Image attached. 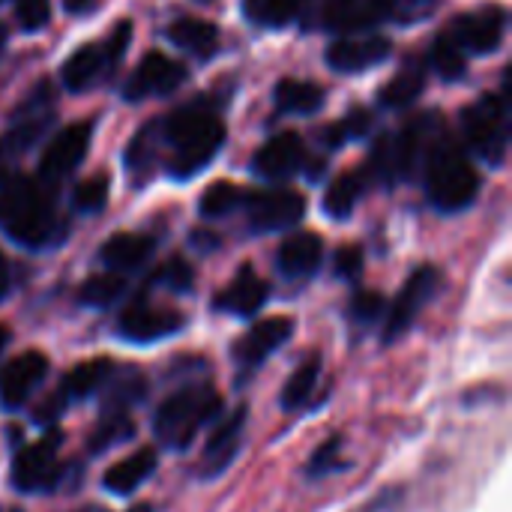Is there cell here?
I'll use <instances>...</instances> for the list:
<instances>
[{
  "mask_svg": "<svg viewBox=\"0 0 512 512\" xmlns=\"http://www.w3.org/2000/svg\"><path fill=\"white\" fill-rule=\"evenodd\" d=\"M0 228L30 249H48L66 234V225L48 192L24 177L6 180V189L0 192Z\"/></svg>",
  "mask_w": 512,
  "mask_h": 512,
  "instance_id": "cell-1",
  "label": "cell"
},
{
  "mask_svg": "<svg viewBox=\"0 0 512 512\" xmlns=\"http://www.w3.org/2000/svg\"><path fill=\"white\" fill-rule=\"evenodd\" d=\"M156 135L171 147V174L180 180L198 174L225 144L222 120L201 105L180 108L156 123Z\"/></svg>",
  "mask_w": 512,
  "mask_h": 512,
  "instance_id": "cell-2",
  "label": "cell"
},
{
  "mask_svg": "<svg viewBox=\"0 0 512 512\" xmlns=\"http://www.w3.org/2000/svg\"><path fill=\"white\" fill-rule=\"evenodd\" d=\"M219 414H222L219 393L213 387H207V384H192V387H183V390L171 393L159 405L156 420H153V432H156L162 447L186 450L198 438L201 426H207Z\"/></svg>",
  "mask_w": 512,
  "mask_h": 512,
  "instance_id": "cell-3",
  "label": "cell"
},
{
  "mask_svg": "<svg viewBox=\"0 0 512 512\" xmlns=\"http://www.w3.org/2000/svg\"><path fill=\"white\" fill-rule=\"evenodd\" d=\"M426 189L438 210H465L480 189V177L453 138H438L426 159Z\"/></svg>",
  "mask_w": 512,
  "mask_h": 512,
  "instance_id": "cell-4",
  "label": "cell"
},
{
  "mask_svg": "<svg viewBox=\"0 0 512 512\" xmlns=\"http://www.w3.org/2000/svg\"><path fill=\"white\" fill-rule=\"evenodd\" d=\"M462 126L468 144L489 165H504L510 147V99L498 93H483L474 105L462 111Z\"/></svg>",
  "mask_w": 512,
  "mask_h": 512,
  "instance_id": "cell-5",
  "label": "cell"
},
{
  "mask_svg": "<svg viewBox=\"0 0 512 512\" xmlns=\"http://www.w3.org/2000/svg\"><path fill=\"white\" fill-rule=\"evenodd\" d=\"M57 450H60V432H51L42 441L18 450V456L12 462V486L18 492H27V495L54 489L60 480Z\"/></svg>",
  "mask_w": 512,
  "mask_h": 512,
  "instance_id": "cell-6",
  "label": "cell"
},
{
  "mask_svg": "<svg viewBox=\"0 0 512 512\" xmlns=\"http://www.w3.org/2000/svg\"><path fill=\"white\" fill-rule=\"evenodd\" d=\"M438 285H441V276H438L435 267H420V270L411 273V279L405 282V288L399 291V297L393 300V309L387 315L384 342H396L399 336H405L411 330L417 315L438 294Z\"/></svg>",
  "mask_w": 512,
  "mask_h": 512,
  "instance_id": "cell-7",
  "label": "cell"
},
{
  "mask_svg": "<svg viewBox=\"0 0 512 512\" xmlns=\"http://www.w3.org/2000/svg\"><path fill=\"white\" fill-rule=\"evenodd\" d=\"M504 33H507V9L498 3H489L468 15H459L453 21L450 36L474 54H489L504 42Z\"/></svg>",
  "mask_w": 512,
  "mask_h": 512,
  "instance_id": "cell-8",
  "label": "cell"
},
{
  "mask_svg": "<svg viewBox=\"0 0 512 512\" xmlns=\"http://www.w3.org/2000/svg\"><path fill=\"white\" fill-rule=\"evenodd\" d=\"M186 81V69L162 51H150L123 87V99L141 102L147 96H168Z\"/></svg>",
  "mask_w": 512,
  "mask_h": 512,
  "instance_id": "cell-9",
  "label": "cell"
},
{
  "mask_svg": "<svg viewBox=\"0 0 512 512\" xmlns=\"http://www.w3.org/2000/svg\"><path fill=\"white\" fill-rule=\"evenodd\" d=\"M90 135H93V123H69L66 129H60L51 144L45 147L42 159H39V177L48 183L63 180L69 171H75V165L87 156L90 147Z\"/></svg>",
  "mask_w": 512,
  "mask_h": 512,
  "instance_id": "cell-10",
  "label": "cell"
},
{
  "mask_svg": "<svg viewBox=\"0 0 512 512\" xmlns=\"http://www.w3.org/2000/svg\"><path fill=\"white\" fill-rule=\"evenodd\" d=\"M246 213L255 231H282V228H294L303 219L306 198L294 189L255 192L246 201Z\"/></svg>",
  "mask_w": 512,
  "mask_h": 512,
  "instance_id": "cell-11",
  "label": "cell"
},
{
  "mask_svg": "<svg viewBox=\"0 0 512 512\" xmlns=\"http://www.w3.org/2000/svg\"><path fill=\"white\" fill-rule=\"evenodd\" d=\"M243 429H246V408L240 405L213 429V435L204 444V453L198 459V474L204 480H213L231 468V462L237 459L240 444H243Z\"/></svg>",
  "mask_w": 512,
  "mask_h": 512,
  "instance_id": "cell-12",
  "label": "cell"
},
{
  "mask_svg": "<svg viewBox=\"0 0 512 512\" xmlns=\"http://www.w3.org/2000/svg\"><path fill=\"white\" fill-rule=\"evenodd\" d=\"M180 327H183V315L180 312L159 309V306H150L144 300H135L129 309H123V315L117 321V333L123 339H129V342H138V345L168 339Z\"/></svg>",
  "mask_w": 512,
  "mask_h": 512,
  "instance_id": "cell-13",
  "label": "cell"
},
{
  "mask_svg": "<svg viewBox=\"0 0 512 512\" xmlns=\"http://www.w3.org/2000/svg\"><path fill=\"white\" fill-rule=\"evenodd\" d=\"M39 102H42V99H30V108H33V111H30L27 117H21L15 126H9V129L0 135V183H6V180L15 177L18 162H21L24 153L42 138V132H45L48 123H51V114L36 108Z\"/></svg>",
  "mask_w": 512,
  "mask_h": 512,
  "instance_id": "cell-14",
  "label": "cell"
},
{
  "mask_svg": "<svg viewBox=\"0 0 512 512\" xmlns=\"http://www.w3.org/2000/svg\"><path fill=\"white\" fill-rule=\"evenodd\" d=\"M294 333V321L291 318H267L258 321L237 345H234V360L240 363L243 372L258 369L267 357H273Z\"/></svg>",
  "mask_w": 512,
  "mask_h": 512,
  "instance_id": "cell-15",
  "label": "cell"
},
{
  "mask_svg": "<svg viewBox=\"0 0 512 512\" xmlns=\"http://www.w3.org/2000/svg\"><path fill=\"white\" fill-rule=\"evenodd\" d=\"M48 375V357L39 351H24L0 369V402L9 408L24 405L33 390Z\"/></svg>",
  "mask_w": 512,
  "mask_h": 512,
  "instance_id": "cell-16",
  "label": "cell"
},
{
  "mask_svg": "<svg viewBox=\"0 0 512 512\" xmlns=\"http://www.w3.org/2000/svg\"><path fill=\"white\" fill-rule=\"evenodd\" d=\"M393 54V42L387 36H360V39H339L327 48V63L336 72H363L369 66L384 63Z\"/></svg>",
  "mask_w": 512,
  "mask_h": 512,
  "instance_id": "cell-17",
  "label": "cell"
},
{
  "mask_svg": "<svg viewBox=\"0 0 512 512\" xmlns=\"http://www.w3.org/2000/svg\"><path fill=\"white\" fill-rule=\"evenodd\" d=\"M300 162H303V138L297 132H279V135H273L252 156L255 174H261L267 180L294 174L300 168Z\"/></svg>",
  "mask_w": 512,
  "mask_h": 512,
  "instance_id": "cell-18",
  "label": "cell"
},
{
  "mask_svg": "<svg viewBox=\"0 0 512 512\" xmlns=\"http://www.w3.org/2000/svg\"><path fill=\"white\" fill-rule=\"evenodd\" d=\"M111 69H114V63H111L105 45H102V42H87V45L75 48V51L69 54V60L63 63V84H66L69 90L81 93V90L93 87V84H96L102 75H108Z\"/></svg>",
  "mask_w": 512,
  "mask_h": 512,
  "instance_id": "cell-19",
  "label": "cell"
},
{
  "mask_svg": "<svg viewBox=\"0 0 512 512\" xmlns=\"http://www.w3.org/2000/svg\"><path fill=\"white\" fill-rule=\"evenodd\" d=\"M264 303H267V282L249 264H243L237 270L234 282L216 297V306L219 309H225L231 315H240V318L255 315Z\"/></svg>",
  "mask_w": 512,
  "mask_h": 512,
  "instance_id": "cell-20",
  "label": "cell"
},
{
  "mask_svg": "<svg viewBox=\"0 0 512 512\" xmlns=\"http://www.w3.org/2000/svg\"><path fill=\"white\" fill-rule=\"evenodd\" d=\"M324 243L312 231H297L279 246V270L288 279H306L321 267Z\"/></svg>",
  "mask_w": 512,
  "mask_h": 512,
  "instance_id": "cell-21",
  "label": "cell"
},
{
  "mask_svg": "<svg viewBox=\"0 0 512 512\" xmlns=\"http://www.w3.org/2000/svg\"><path fill=\"white\" fill-rule=\"evenodd\" d=\"M156 471V453L153 447H141L135 450L132 456L120 459L102 480V486L111 492V495H132L135 489H141Z\"/></svg>",
  "mask_w": 512,
  "mask_h": 512,
  "instance_id": "cell-22",
  "label": "cell"
},
{
  "mask_svg": "<svg viewBox=\"0 0 512 512\" xmlns=\"http://www.w3.org/2000/svg\"><path fill=\"white\" fill-rule=\"evenodd\" d=\"M153 246L156 243L147 234L120 231V234L105 240V246L99 249V258H102V264H108L114 270H135L153 255Z\"/></svg>",
  "mask_w": 512,
  "mask_h": 512,
  "instance_id": "cell-23",
  "label": "cell"
},
{
  "mask_svg": "<svg viewBox=\"0 0 512 512\" xmlns=\"http://www.w3.org/2000/svg\"><path fill=\"white\" fill-rule=\"evenodd\" d=\"M168 39L177 48H183V51H189L195 57H204V60L213 57L216 48H219V30H216V24L201 21V18H180V21H174L168 27Z\"/></svg>",
  "mask_w": 512,
  "mask_h": 512,
  "instance_id": "cell-24",
  "label": "cell"
},
{
  "mask_svg": "<svg viewBox=\"0 0 512 512\" xmlns=\"http://www.w3.org/2000/svg\"><path fill=\"white\" fill-rule=\"evenodd\" d=\"M276 105L279 111L288 114H315L318 108H324V87L312 84V81H300V78H282L276 84Z\"/></svg>",
  "mask_w": 512,
  "mask_h": 512,
  "instance_id": "cell-25",
  "label": "cell"
},
{
  "mask_svg": "<svg viewBox=\"0 0 512 512\" xmlns=\"http://www.w3.org/2000/svg\"><path fill=\"white\" fill-rule=\"evenodd\" d=\"M423 87H426V69H423V63L420 60H408L402 66V72L393 81L384 84L381 105H387V108H408V105L417 102V96L423 93Z\"/></svg>",
  "mask_w": 512,
  "mask_h": 512,
  "instance_id": "cell-26",
  "label": "cell"
},
{
  "mask_svg": "<svg viewBox=\"0 0 512 512\" xmlns=\"http://www.w3.org/2000/svg\"><path fill=\"white\" fill-rule=\"evenodd\" d=\"M111 369H114V363H111V360H105V357H96V360L78 363V366L66 375V381H63V393H66V399H87V396L99 393V390L105 387V381L114 375Z\"/></svg>",
  "mask_w": 512,
  "mask_h": 512,
  "instance_id": "cell-27",
  "label": "cell"
},
{
  "mask_svg": "<svg viewBox=\"0 0 512 512\" xmlns=\"http://www.w3.org/2000/svg\"><path fill=\"white\" fill-rule=\"evenodd\" d=\"M105 405H102V411H126V414H132V408L144 399V393H147V381L135 372V369H129V372H123V375H111L108 381H105Z\"/></svg>",
  "mask_w": 512,
  "mask_h": 512,
  "instance_id": "cell-28",
  "label": "cell"
},
{
  "mask_svg": "<svg viewBox=\"0 0 512 512\" xmlns=\"http://www.w3.org/2000/svg\"><path fill=\"white\" fill-rule=\"evenodd\" d=\"M318 378H321V354H309V357L294 369V375L288 378V384H285V390H282V405H285L288 411L303 408V405L312 399V393H315V387H318Z\"/></svg>",
  "mask_w": 512,
  "mask_h": 512,
  "instance_id": "cell-29",
  "label": "cell"
},
{
  "mask_svg": "<svg viewBox=\"0 0 512 512\" xmlns=\"http://www.w3.org/2000/svg\"><path fill=\"white\" fill-rule=\"evenodd\" d=\"M132 435H135L132 414H126V411H102V420H99L96 432L90 435V450L105 453V450L129 441Z\"/></svg>",
  "mask_w": 512,
  "mask_h": 512,
  "instance_id": "cell-30",
  "label": "cell"
},
{
  "mask_svg": "<svg viewBox=\"0 0 512 512\" xmlns=\"http://www.w3.org/2000/svg\"><path fill=\"white\" fill-rule=\"evenodd\" d=\"M360 195H363V177H360V174H342L339 180L330 183V189H327V195H324V210H327V216H333V219H348L351 210L357 207Z\"/></svg>",
  "mask_w": 512,
  "mask_h": 512,
  "instance_id": "cell-31",
  "label": "cell"
},
{
  "mask_svg": "<svg viewBox=\"0 0 512 512\" xmlns=\"http://www.w3.org/2000/svg\"><path fill=\"white\" fill-rule=\"evenodd\" d=\"M432 66H435V72H438L444 81H459V78H465L468 60H465L462 45H459L450 33H441V36L432 42Z\"/></svg>",
  "mask_w": 512,
  "mask_h": 512,
  "instance_id": "cell-32",
  "label": "cell"
},
{
  "mask_svg": "<svg viewBox=\"0 0 512 512\" xmlns=\"http://www.w3.org/2000/svg\"><path fill=\"white\" fill-rule=\"evenodd\" d=\"M306 0H243V12L261 27H285Z\"/></svg>",
  "mask_w": 512,
  "mask_h": 512,
  "instance_id": "cell-33",
  "label": "cell"
},
{
  "mask_svg": "<svg viewBox=\"0 0 512 512\" xmlns=\"http://www.w3.org/2000/svg\"><path fill=\"white\" fill-rule=\"evenodd\" d=\"M123 291H126V282H123L120 276H114V273H102V276H90V279L81 285L78 297H81V303L102 309V306H111L114 300H120V294H123Z\"/></svg>",
  "mask_w": 512,
  "mask_h": 512,
  "instance_id": "cell-34",
  "label": "cell"
},
{
  "mask_svg": "<svg viewBox=\"0 0 512 512\" xmlns=\"http://www.w3.org/2000/svg\"><path fill=\"white\" fill-rule=\"evenodd\" d=\"M237 204H240V189H237L234 183L219 180V183H210V186H207V192H204L201 201H198V210H201V216H207V219H222V216H228Z\"/></svg>",
  "mask_w": 512,
  "mask_h": 512,
  "instance_id": "cell-35",
  "label": "cell"
},
{
  "mask_svg": "<svg viewBox=\"0 0 512 512\" xmlns=\"http://www.w3.org/2000/svg\"><path fill=\"white\" fill-rule=\"evenodd\" d=\"M369 129H372V114H369L366 108H351L339 123H333V126L324 132V138H327L330 147H339V144H345V141H351V138H363Z\"/></svg>",
  "mask_w": 512,
  "mask_h": 512,
  "instance_id": "cell-36",
  "label": "cell"
},
{
  "mask_svg": "<svg viewBox=\"0 0 512 512\" xmlns=\"http://www.w3.org/2000/svg\"><path fill=\"white\" fill-rule=\"evenodd\" d=\"M72 204H75V210H81V213H99V210L108 204V177H105V174H93V177L81 180V183L75 186Z\"/></svg>",
  "mask_w": 512,
  "mask_h": 512,
  "instance_id": "cell-37",
  "label": "cell"
},
{
  "mask_svg": "<svg viewBox=\"0 0 512 512\" xmlns=\"http://www.w3.org/2000/svg\"><path fill=\"white\" fill-rule=\"evenodd\" d=\"M192 267L183 261V258H168L156 273H153V282L156 285H165L168 291H189L192 288Z\"/></svg>",
  "mask_w": 512,
  "mask_h": 512,
  "instance_id": "cell-38",
  "label": "cell"
},
{
  "mask_svg": "<svg viewBox=\"0 0 512 512\" xmlns=\"http://www.w3.org/2000/svg\"><path fill=\"white\" fill-rule=\"evenodd\" d=\"M15 12L24 30H39L51 18V0H15Z\"/></svg>",
  "mask_w": 512,
  "mask_h": 512,
  "instance_id": "cell-39",
  "label": "cell"
},
{
  "mask_svg": "<svg viewBox=\"0 0 512 512\" xmlns=\"http://www.w3.org/2000/svg\"><path fill=\"white\" fill-rule=\"evenodd\" d=\"M384 312V297L378 291H360L351 300V318L360 324H372Z\"/></svg>",
  "mask_w": 512,
  "mask_h": 512,
  "instance_id": "cell-40",
  "label": "cell"
},
{
  "mask_svg": "<svg viewBox=\"0 0 512 512\" xmlns=\"http://www.w3.org/2000/svg\"><path fill=\"white\" fill-rule=\"evenodd\" d=\"M336 453H339V441L333 438L330 444H324V450L315 453V459H312V465H309V474H312V477H321V474L339 471L342 462L336 459Z\"/></svg>",
  "mask_w": 512,
  "mask_h": 512,
  "instance_id": "cell-41",
  "label": "cell"
},
{
  "mask_svg": "<svg viewBox=\"0 0 512 512\" xmlns=\"http://www.w3.org/2000/svg\"><path fill=\"white\" fill-rule=\"evenodd\" d=\"M363 270V252L357 246H345L336 252V276L342 279H354Z\"/></svg>",
  "mask_w": 512,
  "mask_h": 512,
  "instance_id": "cell-42",
  "label": "cell"
},
{
  "mask_svg": "<svg viewBox=\"0 0 512 512\" xmlns=\"http://www.w3.org/2000/svg\"><path fill=\"white\" fill-rule=\"evenodd\" d=\"M66 402H69V399H66V393H63V390H60V393H54L48 402H42V405H39V423H54V420L63 414Z\"/></svg>",
  "mask_w": 512,
  "mask_h": 512,
  "instance_id": "cell-43",
  "label": "cell"
},
{
  "mask_svg": "<svg viewBox=\"0 0 512 512\" xmlns=\"http://www.w3.org/2000/svg\"><path fill=\"white\" fill-rule=\"evenodd\" d=\"M6 291H9V270H6L3 252H0V300L6 297Z\"/></svg>",
  "mask_w": 512,
  "mask_h": 512,
  "instance_id": "cell-44",
  "label": "cell"
},
{
  "mask_svg": "<svg viewBox=\"0 0 512 512\" xmlns=\"http://www.w3.org/2000/svg\"><path fill=\"white\" fill-rule=\"evenodd\" d=\"M87 3H90V0H66V9H69V12H78V9H84Z\"/></svg>",
  "mask_w": 512,
  "mask_h": 512,
  "instance_id": "cell-45",
  "label": "cell"
},
{
  "mask_svg": "<svg viewBox=\"0 0 512 512\" xmlns=\"http://www.w3.org/2000/svg\"><path fill=\"white\" fill-rule=\"evenodd\" d=\"M6 342H9V330L0 324V354H3V348H6Z\"/></svg>",
  "mask_w": 512,
  "mask_h": 512,
  "instance_id": "cell-46",
  "label": "cell"
},
{
  "mask_svg": "<svg viewBox=\"0 0 512 512\" xmlns=\"http://www.w3.org/2000/svg\"><path fill=\"white\" fill-rule=\"evenodd\" d=\"M78 512H108V510H102V507H96V504H90V507H84V510H78Z\"/></svg>",
  "mask_w": 512,
  "mask_h": 512,
  "instance_id": "cell-47",
  "label": "cell"
},
{
  "mask_svg": "<svg viewBox=\"0 0 512 512\" xmlns=\"http://www.w3.org/2000/svg\"><path fill=\"white\" fill-rule=\"evenodd\" d=\"M3 42H6V27L0 24V48H3Z\"/></svg>",
  "mask_w": 512,
  "mask_h": 512,
  "instance_id": "cell-48",
  "label": "cell"
},
{
  "mask_svg": "<svg viewBox=\"0 0 512 512\" xmlns=\"http://www.w3.org/2000/svg\"><path fill=\"white\" fill-rule=\"evenodd\" d=\"M129 512H153L147 504H141V507H135V510H129Z\"/></svg>",
  "mask_w": 512,
  "mask_h": 512,
  "instance_id": "cell-49",
  "label": "cell"
},
{
  "mask_svg": "<svg viewBox=\"0 0 512 512\" xmlns=\"http://www.w3.org/2000/svg\"><path fill=\"white\" fill-rule=\"evenodd\" d=\"M411 3H432V0H411Z\"/></svg>",
  "mask_w": 512,
  "mask_h": 512,
  "instance_id": "cell-50",
  "label": "cell"
},
{
  "mask_svg": "<svg viewBox=\"0 0 512 512\" xmlns=\"http://www.w3.org/2000/svg\"><path fill=\"white\" fill-rule=\"evenodd\" d=\"M201 3H213V0H201Z\"/></svg>",
  "mask_w": 512,
  "mask_h": 512,
  "instance_id": "cell-51",
  "label": "cell"
},
{
  "mask_svg": "<svg viewBox=\"0 0 512 512\" xmlns=\"http://www.w3.org/2000/svg\"><path fill=\"white\" fill-rule=\"evenodd\" d=\"M0 3H3V0H0Z\"/></svg>",
  "mask_w": 512,
  "mask_h": 512,
  "instance_id": "cell-52",
  "label": "cell"
}]
</instances>
